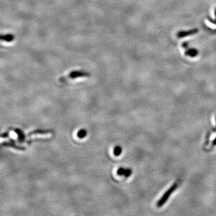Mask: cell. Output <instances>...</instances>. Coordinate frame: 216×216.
<instances>
[{"label":"cell","mask_w":216,"mask_h":216,"mask_svg":"<svg viewBox=\"0 0 216 216\" xmlns=\"http://www.w3.org/2000/svg\"><path fill=\"white\" fill-rule=\"evenodd\" d=\"M179 187V183L177 182H175L174 184L171 186V187L165 192V193L162 196V197L160 198V200L157 203V206L158 207H161L163 206L166 201L169 199L170 196L174 193V192Z\"/></svg>","instance_id":"1"},{"label":"cell","mask_w":216,"mask_h":216,"mask_svg":"<svg viewBox=\"0 0 216 216\" xmlns=\"http://www.w3.org/2000/svg\"><path fill=\"white\" fill-rule=\"evenodd\" d=\"M132 170L130 169H125L123 168H120L117 170V174L119 175H124L126 177H128L132 174Z\"/></svg>","instance_id":"2"},{"label":"cell","mask_w":216,"mask_h":216,"mask_svg":"<svg viewBox=\"0 0 216 216\" xmlns=\"http://www.w3.org/2000/svg\"><path fill=\"white\" fill-rule=\"evenodd\" d=\"M197 32H198V29H195L190 30V31H181V32H179V33H178L177 37H179V38L183 37L190 36V35H192V34H195Z\"/></svg>","instance_id":"3"},{"label":"cell","mask_w":216,"mask_h":216,"mask_svg":"<svg viewBox=\"0 0 216 216\" xmlns=\"http://www.w3.org/2000/svg\"><path fill=\"white\" fill-rule=\"evenodd\" d=\"M186 55H188V56L194 57V56H196V55H197V51H196V49H190V50H188V51H187V52H186Z\"/></svg>","instance_id":"4"},{"label":"cell","mask_w":216,"mask_h":216,"mask_svg":"<svg viewBox=\"0 0 216 216\" xmlns=\"http://www.w3.org/2000/svg\"><path fill=\"white\" fill-rule=\"evenodd\" d=\"M121 151H122V148L121 147H119V146H117L115 148H114V151H113V152H114V154L117 156H119L121 154Z\"/></svg>","instance_id":"5"},{"label":"cell","mask_w":216,"mask_h":216,"mask_svg":"<svg viewBox=\"0 0 216 216\" xmlns=\"http://www.w3.org/2000/svg\"><path fill=\"white\" fill-rule=\"evenodd\" d=\"M86 131L84 130V129H82V130H81L79 132H78L77 133V136L79 138H84L85 136H86Z\"/></svg>","instance_id":"6"},{"label":"cell","mask_w":216,"mask_h":216,"mask_svg":"<svg viewBox=\"0 0 216 216\" xmlns=\"http://www.w3.org/2000/svg\"><path fill=\"white\" fill-rule=\"evenodd\" d=\"M212 144H213V146H215V145H216V138H215V139H214V140L213 141Z\"/></svg>","instance_id":"7"},{"label":"cell","mask_w":216,"mask_h":216,"mask_svg":"<svg viewBox=\"0 0 216 216\" xmlns=\"http://www.w3.org/2000/svg\"></svg>","instance_id":"8"}]
</instances>
